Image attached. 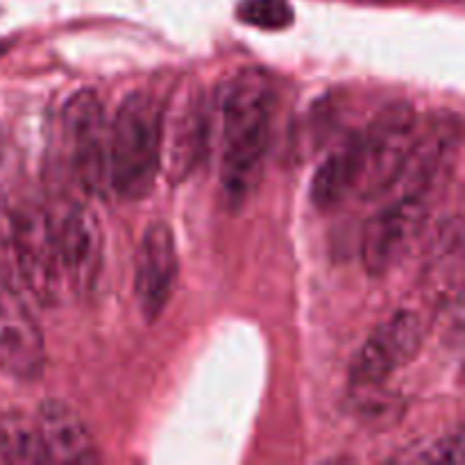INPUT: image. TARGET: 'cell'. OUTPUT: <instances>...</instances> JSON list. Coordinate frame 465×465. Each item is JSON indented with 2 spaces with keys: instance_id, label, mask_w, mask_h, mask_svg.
Masks as SVG:
<instances>
[{
  "instance_id": "obj_1",
  "label": "cell",
  "mask_w": 465,
  "mask_h": 465,
  "mask_svg": "<svg viewBox=\"0 0 465 465\" xmlns=\"http://www.w3.org/2000/svg\"><path fill=\"white\" fill-rule=\"evenodd\" d=\"M280 91L268 71L248 66L221 94V189L230 207H243L259 189L272 145Z\"/></svg>"
},
{
  "instance_id": "obj_2",
  "label": "cell",
  "mask_w": 465,
  "mask_h": 465,
  "mask_svg": "<svg viewBox=\"0 0 465 465\" xmlns=\"http://www.w3.org/2000/svg\"><path fill=\"white\" fill-rule=\"evenodd\" d=\"M163 109L148 91H132L109 121V191L127 203L148 198L162 173Z\"/></svg>"
},
{
  "instance_id": "obj_3",
  "label": "cell",
  "mask_w": 465,
  "mask_h": 465,
  "mask_svg": "<svg viewBox=\"0 0 465 465\" xmlns=\"http://www.w3.org/2000/svg\"><path fill=\"white\" fill-rule=\"evenodd\" d=\"M7 271L18 289L39 307H59L68 291L59 268L45 207L39 200L18 198L7 248Z\"/></svg>"
},
{
  "instance_id": "obj_4",
  "label": "cell",
  "mask_w": 465,
  "mask_h": 465,
  "mask_svg": "<svg viewBox=\"0 0 465 465\" xmlns=\"http://www.w3.org/2000/svg\"><path fill=\"white\" fill-rule=\"evenodd\" d=\"M44 207L68 295L84 298L98 286L103 272V223L94 209L75 195H54L45 200Z\"/></svg>"
},
{
  "instance_id": "obj_5",
  "label": "cell",
  "mask_w": 465,
  "mask_h": 465,
  "mask_svg": "<svg viewBox=\"0 0 465 465\" xmlns=\"http://www.w3.org/2000/svg\"><path fill=\"white\" fill-rule=\"evenodd\" d=\"M434 195L431 189L398 184L384 207L368 218L361 234V262L368 275H384L407 257L430 223Z\"/></svg>"
},
{
  "instance_id": "obj_6",
  "label": "cell",
  "mask_w": 465,
  "mask_h": 465,
  "mask_svg": "<svg viewBox=\"0 0 465 465\" xmlns=\"http://www.w3.org/2000/svg\"><path fill=\"white\" fill-rule=\"evenodd\" d=\"M418 127L420 118L409 103L389 104L363 127L361 175L354 198H386L395 189L411 154Z\"/></svg>"
},
{
  "instance_id": "obj_7",
  "label": "cell",
  "mask_w": 465,
  "mask_h": 465,
  "mask_svg": "<svg viewBox=\"0 0 465 465\" xmlns=\"http://www.w3.org/2000/svg\"><path fill=\"white\" fill-rule=\"evenodd\" d=\"M64 139L75 184L86 195L109 191V118L94 89H80L64 104Z\"/></svg>"
},
{
  "instance_id": "obj_8",
  "label": "cell",
  "mask_w": 465,
  "mask_h": 465,
  "mask_svg": "<svg viewBox=\"0 0 465 465\" xmlns=\"http://www.w3.org/2000/svg\"><path fill=\"white\" fill-rule=\"evenodd\" d=\"M427 339V322L416 309H398L368 334L350 366L354 391L381 389L393 375L420 354Z\"/></svg>"
},
{
  "instance_id": "obj_9",
  "label": "cell",
  "mask_w": 465,
  "mask_h": 465,
  "mask_svg": "<svg viewBox=\"0 0 465 465\" xmlns=\"http://www.w3.org/2000/svg\"><path fill=\"white\" fill-rule=\"evenodd\" d=\"M0 371L21 384H35L45 371V341L21 289L0 271Z\"/></svg>"
},
{
  "instance_id": "obj_10",
  "label": "cell",
  "mask_w": 465,
  "mask_h": 465,
  "mask_svg": "<svg viewBox=\"0 0 465 465\" xmlns=\"http://www.w3.org/2000/svg\"><path fill=\"white\" fill-rule=\"evenodd\" d=\"M209 107L198 84H186L163 109L162 171L171 184H182L203 163L209 148Z\"/></svg>"
},
{
  "instance_id": "obj_11",
  "label": "cell",
  "mask_w": 465,
  "mask_h": 465,
  "mask_svg": "<svg viewBox=\"0 0 465 465\" xmlns=\"http://www.w3.org/2000/svg\"><path fill=\"white\" fill-rule=\"evenodd\" d=\"M180 277V254L173 227L153 221L143 230L134 259V300L145 322H157L166 312Z\"/></svg>"
},
{
  "instance_id": "obj_12",
  "label": "cell",
  "mask_w": 465,
  "mask_h": 465,
  "mask_svg": "<svg viewBox=\"0 0 465 465\" xmlns=\"http://www.w3.org/2000/svg\"><path fill=\"white\" fill-rule=\"evenodd\" d=\"M35 420L44 436L50 463H94L100 459L94 434L80 413L64 400H44Z\"/></svg>"
},
{
  "instance_id": "obj_13",
  "label": "cell",
  "mask_w": 465,
  "mask_h": 465,
  "mask_svg": "<svg viewBox=\"0 0 465 465\" xmlns=\"http://www.w3.org/2000/svg\"><path fill=\"white\" fill-rule=\"evenodd\" d=\"M361 175V130L350 132L318 163L309 186V198L318 212H331L354 198Z\"/></svg>"
},
{
  "instance_id": "obj_14",
  "label": "cell",
  "mask_w": 465,
  "mask_h": 465,
  "mask_svg": "<svg viewBox=\"0 0 465 465\" xmlns=\"http://www.w3.org/2000/svg\"><path fill=\"white\" fill-rule=\"evenodd\" d=\"M0 463H50V454L36 420L23 413H7L0 418Z\"/></svg>"
},
{
  "instance_id": "obj_15",
  "label": "cell",
  "mask_w": 465,
  "mask_h": 465,
  "mask_svg": "<svg viewBox=\"0 0 465 465\" xmlns=\"http://www.w3.org/2000/svg\"><path fill=\"white\" fill-rule=\"evenodd\" d=\"M236 16L245 25L271 32L286 30L295 21V12L289 0H241Z\"/></svg>"
},
{
  "instance_id": "obj_16",
  "label": "cell",
  "mask_w": 465,
  "mask_h": 465,
  "mask_svg": "<svg viewBox=\"0 0 465 465\" xmlns=\"http://www.w3.org/2000/svg\"><path fill=\"white\" fill-rule=\"evenodd\" d=\"M416 461L420 463H454L461 465L465 461V440L463 431L457 430L454 434L445 436V439L431 443L425 452L418 454Z\"/></svg>"
},
{
  "instance_id": "obj_17",
  "label": "cell",
  "mask_w": 465,
  "mask_h": 465,
  "mask_svg": "<svg viewBox=\"0 0 465 465\" xmlns=\"http://www.w3.org/2000/svg\"><path fill=\"white\" fill-rule=\"evenodd\" d=\"M5 162H7V141H5L3 130H0V168L5 166Z\"/></svg>"
}]
</instances>
